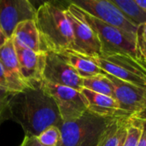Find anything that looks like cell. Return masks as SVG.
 <instances>
[{
    "label": "cell",
    "mask_w": 146,
    "mask_h": 146,
    "mask_svg": "<svg viewBox=\"0 0 146 146\" xmlns=\"http://www.w3.org/2000/svg\"><path fill=\"white\" fill-rule=\"evenodd\" d=\"M9 114L29 136L37 137L46 128L62 124L56 104L42 81L15 92L9 101Z\"/></svg>",
    "instance_id": "obj_1"
},
{
    "label": "cell",
    "mask_w": 146,
    "mask_h": 146,
    "mask_svg": "<svg viewBox=\"0 0 146 146\" xmlns=\"http://www.w3.org/2000/svg\"><path fill=\"white\" fill-rule=\"evenodd\" d=\"M44 52L62 54L72 50L74 37L66 7L44 2L36 9L34 18Z\"/></svg>",
    "instance_id": "obj_2"
},
{
    "label": "cell",
    "mask_w": 146,
    "mask_h": 146,
    "mask_svg": "<svg viewBox=\"0 0 146 146\" xmlns=\"http://www.w3.org/2000/svg\"><path fill=\"white\" fill-rule=\"evenodd\" d=\"M115 119L104 118L86 111L80 118L62 122L58 146H98Z\"/></svg>",
    "instance_id": "obj_3"
},
{
    "label": "cell",
    "mask_w": 146,
    "mask_h": 146,
    "mask_svg": "<svg viewBox=\"0 0 146 146\" xmlns=\"http://www.w3.org/2000/svg\"><path fill=\"white\" fill-rule=\"evenodd\" d=\"M85 21L96 33L101 44V56L115 54H126L139 59L136 48V37L110 26L83 11Z\"/></svg>",
    "instance_id": "obj_4"
},
{
    "label": "cell",
    "mask_w": 146,
    "mask_h": 146,
    "mask_svg": "<svg viewBox=\"0 0 146 146\" xmlns=\"http://www.w3.org/2000/svg\"><path fill=\"white\" fill-rule=\"evenodd\" d=\"M106 74L121 80L146 87V65L139 59L126 54L92 58Z\"/></svg>",
    "instance_id": "obj_5"
},
{
    "label": "cell",
    "mask_w": 146,
    "mask_h": 146,
    "mask_svg": "<svg viewBox=\"0 0 146 146\" xmlns=\"http://www.w3.org/2000/svg\"><path fill=\"white\" fill-rule=\"evenodd\" d=\"M66 14L70 21L74 43L72 50L75 53L96 58L101 56V44L94 30L85 21L80 9L73 3L66 7Z\"/></svg>",
    "instance_id": "obj_6"
},
{
    "label": "cell",
    "mask_w": 146,
    "mask_h": 146,
    "mask_svg": "<svg viewBox=\"0 0 146 146\" xmlns=\"http://www.w3.org/2000/svg\"><path fill=\"white\" fill-rule=\"evenodd\" d=\"M71 3L92 16L136 37L139 27L127 19L112 0H75Z\"/></svg>",
    "instance_id": "obj_7"
},
{
    "label": "cell",
    "mask_w": 146,
    "mask_h": 146,
    "mask_svg": "<svg viewBox=\"0 0 146 146\" xmlns=\"http://www.w3.org/2000/svg\"><path fill=\"white\" fill-rule=\"evenodd\" d=\"M42 85L56 102L62 122L74 121L88 110L86 99L80 91L44 80Z\"/></svg>",
    "instance_id": "obj_8"
},
{
    "label": "cell",
    "mask_w": 146,
    "mask_h": 146,
    "mask_svg": "<svg viewBox=\"0 0 146 146\" xmlns=\"http://www.w3.org/2000/svg\"><path fill=\"white\" fill-rule=\"evenodd\" d=\"M106 75L112 83L114 98L122 111L129 116H141L146 113V87L125 82L108 74Z\"/></svg>",
    "instance_id": "obj_9"
},
{
    "label": "cell",
    "mask_w": 146,
    "mask_h": 146,
    "mask_svg": "<svg viewBox=\"0 0 146 146\" xmlns=\"http://www.w3.org/2000/svg\"><path fill=\"white\" fill-rule=\"evenodd\" d=\"M43 80L54 85L71 87L80 92L83 89V79L60 54L51 51L46 52Z\"/></svg>",
    "instance_id": "obj_10"
},
{
    "label": "cell",
    "mask_w": 146,
    "mask_h": 146,
    "mask_svg": "<svg viewBox=\"0 0 146 146\" xmlns=\"http://www.w3.org/2000/svg\"><path fill=\"white\" fill-rule=\"evenodd\" d=\"M36 8L28 0H0V28L11 38L18 24L34 20Z\"/></svg>",
    "instance_id": "obj_11"
},
{
    "label": "cell",
    "mask_w": 146,
    "mask_h": 146,
    "mask_svg": "<svg viewBox=\"0 0 146 146\" xmlns=\"http://www.w3.org/2000/svg\"><path fill=\"white\" fill-rule=\"evenodd\" d=\"M21 75L25 81L32 86L43 81L46 52H35L17 43L13 38Z\"/></svg>",
    "instance_id": "obj_12"
},
{
    "label": "cell",
    "mask_w": 146,
    "mask_h": 146,
    "mask_svg": "<svg viewBox=\"0 0 146 146\" xmlns=\"http://www.w3.org/2000/svg\"><path fill=\"white\" fill-rule=\"evenodd\" d=\"M0 63L5 75L9 91L20 92L30 86L21 75L12 38H9L0 47Z\"/></svg>",
    "instance_id": "obj_13"
},
{
    "label": "cell",
    "mask_w": 146,
    "mask_h": 146,
    "mask_svg": "<svg viewBox=\"0 0 146 146\" xmlns=\"http://www.w3.org/2000/svg\"><path fill=\"white\" fill-rule=\"evenodd\" d=\"M81 92L86 99L87 109L91 113L101 117L112 119L131 117L121 110L118 102L114 98L99 94L85 88L82 89Z\"/></svg>",
    "instance_id": "obj_14"
},
{
    "label": "cell",
    "mask_w": 146,
    "mask_h": 146,
    "mask_svg": "<svg viewBox=\"0 0 146 146\" xmlns=\"http://www.w3.org/2000/svg\"><path fill=\"white\" fill-rule=\"evenodd\" d=\"M12 38L21 45L35 52H44L34 20H28L17 25Z\"/></svg>",
    "instance_id": "obj_15"
},
{
    "label": "cell",
    "mask_w": 146,
    "mask_h": 146,
    "mask_svg": "<svg viewBox=\"0 0 146 146\" xmlns=\"http://www.w3.org/2000/svg\"><path fill=\"white\" fill-rule=\"evenodd\" d=\"M60 55L82 79L104 74L92 58L74 51H67Z\"/></svg>",
    "instance_id": "obj_16"
},
{
    "label": "cell",
    "mask_w": 146,
    "mask_h": 146,
    "mask_svg": "<svg viewBox=\"0 0 146 146\" xmlns=\"http://www.w3.org/2000/svg\"><path fill=\"white\" fill-rule=\"evenodd\" d=\"M128 118L115 119L108 127L98 146H122L127 135Z\"/></svg>",
    "instance_id": "obj_17"
},
{
    "label": "cell",
    "mask_w": 146,
    "mask_h": 146,
    "mask_svg": "<svg viewBox=\"0 0 146 146\" xmlns=\"http://www.w3.org/2000/svg\"><path fill=\"white\" fill-rule=\"evenodd\" d=\"M112 2L138 27L146 23V13L138 5L136 0H112Z\"/></svg>",
    "instance_id": "obj_18"
},
{
    "label": "cell",
    "mask_w": 146,
    "mask_h": 146,
    "mask_svg": "<svg viewBox=\"0 0 146 146\" xmlns=\"http://www.w3.org/2000/svg\"><path fill=\"white\" fill-rule=\"evenodd\" d=\"M83 88L114 98V88L112 83L105 73L93 77L83 79Z\"/></svg>",
    "instance_id": "obj_19"
},
{
    "label": "cell",
    "mask_w": 146,
    "mask_h": 146,
    "mask_svg": "<svg viewBox=\"0 0 146 146\" xmlns=\"http://www.w3.org/2000/svg\"><path fill=\"white\" fill-rule=\"evenodd\" d=\"M143 130V117L131 116L127 119V135L122 146H138Z\"/></svg>",
    "instance_id": "obj_20"
},
{
    "label": "cell",
    "mask_w": 146,
    "mask_h": 146,
    "mask_svg": "<svg viewBox=\"0 0 146 146\" xmlns=\"http://www.w3.org/2000/svg\"><path fill=\"white\" fill-rule=\"evenodd\" d=\"M38 141L44 146H58L61 139V132L58 127H50L37 136Z\"/></svg>",
    "instance_id": "obj_21"
},
{
    "label": "cell",
    "mask_w": 146,
    "mask_h": 146,
    "mask_svg": "<svg viewBox=\"0 0 146 146\" xmlns=\"http://www.w3.org/2000/svg\"><path fill=\"white\" fill-rule=\"evenodd\" d=\"M136 48L139 59L146 65V23L138 27L136 33Z\"/></svg>",
    "instance_id": "obj_22"
},
{
    "label": "cell",
    "mask_w": 146,
    "mask_h": 146,
    "mask_svg": "<svg viewBox=\"0 0 146 146\" xmlns=\"http://www.w3.org/2000/svg\"><path fill=\"white\" fill-rule=\"evenodd\" d=\"M15 92H10L8 89L0 86V125L9 118V105L12 96Z\"/></svg>",
    "instance_id": "obj_23"
},
{
    "label": "cell",
    "mask_w": 146,
    "mask_h": 146,
    "mask_svg": "<svg viewBox=\"0 0 146 146\" xmlns=\"http://www.w3.org/2000/svg\"><path fill=\"white\" fill-rule=\"evenodd\" d=\"M20 146H44L43 145L38 139L36 136L25 135L24 139Z\"/></svg>",
    "instance_id": "obj_24"
},
{
    "label": "cell",
    "mask_w": 146,
    "mask_h": 146,
    "mask_svg": "<svg viewBox=\"0 0 146 146\" xmlns=\"http://www.w3.org/2000/svg\"><path fill=\"white\" fill-rule=\"evenodd\" d=\"M138 146H146V117H143V130Z\"/></svg>",
    "instance_id": "obj_25"
},
{
    "label": "cell",
    "mask_w": 146,
    "mask_h": 146,
    "mask_svg": "<svg viewBox=\"0 0 146 146\" xmlns=\"http://www.w3.org/2000/svg\"><path fill=\"white\" fill-rule=\"evenodd\" d=\"M0 86L8 89L7 82H6V79H5V75H4V73H3V68H2L1 63H0Z\"/></svg>",
    "instance_id": "obj_26"
},
{
    "label": "cell",
    "mask_w": 146,
    "mask_h": 146,
    "mask_svg": "<svg viewBox=\"0 0 146 146\" xmlns=\"http://www.w3.org/2000/svg\"><path fill=\"white\" fill-rule=\"evenodd\" d=\"M9 38L5 36V34L3 33V31L1 30V28H0V47L3 45V44H4V43L8 40Z\"/></svg>",
    "instance_id": "obj_27"
},
{
    "label": "cell",
    "mask_w": 146,
    "mask_h": 146,
    "mask_svg": "<svg viewBox=\"0 0 146 146\" xmlns=\"http://www.w3.org/2000/svg\"><path fill=\"white\" fill-rule=\"evenodd\" d=\"M136 3L146 13V0H136Z\"/></svg>",
    "instance_id": "obj_28"
}]
</instances>
